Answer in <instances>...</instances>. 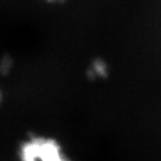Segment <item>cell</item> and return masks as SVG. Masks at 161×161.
<instances>
[{
  "instance_id": "cell-2",
  "label": "cell",
  "mask_w": 161,
  "mask_h": 161,
  "mask_svg": "<svg viewBox=\"0 0 161 161\" xmlns=\"http://www.w3.org/2000/svg\"><path fill=\"white\" fill-rule=\"evenodd\" d=\"M111 53V52H110ZM114 64L109 54H96L87 60L84 67V75L90 82H104L111 78Z\"/></svg>"
},
{
  "instance_id": "cell-3",
  "label": "cell",
  "mask_w": 161,
  "mask_h": 161,
  "mask_svg": "<svg viewBox=\"0 0 161 161\" xmlns=\"http://www.w3.org/2000/svg\"><path fill=\"white\" fill-rule=\"evenodd\" d=\"M1 100H3V90L0 88V103H1Z\"/></svg>"
},
{
  "instance_id": "cell-1",
  "label": "cell",
  "mask_w": 161,
  "mask_h": 161,
  "mask_svg": "<svg viewBox=\"0 0 161 161\" xmlns=\"http://www.w3.org/2000/svg\"><path fill=\"white\" fill-rule=\"evenodd\" d=\"M20 161H72L58 141L47 136H32L19 149Z\"/></svg>"
}]
</instances>
